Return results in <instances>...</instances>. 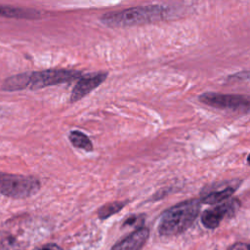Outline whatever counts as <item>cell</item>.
Returning a JSON list of instances; mask_svg holds the SVG:
<instances>
[{
	"instance_id": "cell-1",
	"label": "cell",
	"mask_w": 250,
	"mask_h": 250,
	"mask_svg": "<svg viewBox=\"0 0 250 250\" xmlns=\"http://www.w3.org/2000/svg\"><path fill=\"white\" fill-rule=\"evenodd\" d=\"M168 8L149 5L106 13L101 18V21L109 27H130L162 21L168 18Z\"/></svg>"
},
{
	"instance_id": "cell-2",
	"label": "cell",
	"mask_w": 250,
	"mask_h": 250,
	"mask_svg": "<svg viewBox=\"0 0 250 250\" xmlns=\"http://www.w3.org/2000/svg\"><path fill=\"white\" fill-rule=\"evenodd\" d=\"M200 209L198 199L181 202L166 210L159 221L158 231L161 235H175L188 229L196 219Z\"/></svg>"
},
{
	"instance_id": "cell-3",
	"label": "cell",
	"mask_w": 250,
	"mask_h": 250,
	"mask_svg": "<svg viewBox=\"0 0 250 250\" xmlns=\"http://www.w3.org/2000/svg\"><path fill=\"white\" fill-rule=\"evenodd\" d=\"M40 181L33 176L3 173L0 171V193L14 199L34 195L40 189Z\"/></svg>"
},
{
	"instance_id": "cell-4",
	"label": "cell",
	"mask_w": 250,
	"mask_h": 250,
	"mask_svg": "<svg viewBox=\"0 0 250 250\" xmlns=\"http://www.w3.org/2000/svg\"><path fill=\"white\" fill-rule=\"evenodd\" d=\"M82 76V72L74 69H45L30 72L29 89L39 90L48 86L69 83Z\"/></svg>"
},
{
	"instance_id": "cell-5",
	"label": "cell",
	"mask_w": 250,
	"mask_h": 250,
	"mask_svg": "<svg viewBox=\"0 0 250 250\" xmlns=\"http://www.w3.org/2000/svg\"><path fill=\"white\" fill-rule=\"evenodd\" d=\"M199 101L207 105L217 108L250 111V96L208 92L202 94L199 97Z\"/></svg>"
},
{
	"instance_id": "cell-6",
	"label": "cell",
	"mask_w": 250,
	"mask_h": 250,
	"mask_svg": "<svg viewBox=\"0 0 250 250\" xmlns=\"http://www.w3.org/2000/svg\"><path fill=\"white\" fill-rule=\"evenodd\" d=\"M106 77H107L106 72H95V73L82 75L78 79L76 85L73 87L71 91L69 102L75 103L81 100L90 92H92L94 89L99 87L106 79Z\"/></svg>"
},
{
	"instance_id": "cell-7",
	"label": "cell",
	"mask_w": 250,
	"mask_h": 250,
	"mask_svg": "<svg viewBox=\"0 0 250 250\" xmlns=\"http://www.w3.org/2000/svg\"><path fill=\"white\" fill-rule=\"evenodd\" d=\"M238 206L239 201L236 199L224 202L212 209L204 211L201 215V222L204 227L208 229H215L227 215L233 213Z\"/></svg>"
},
{
	"instance_id": "cell-8",
	"label": "cell",
	"mask_w": 250,
	"mask_h": 250,
	"mask_svg": "<svg viewBox=\"0 0 250 250\" xmlns=\"http://www.w3.org/2000/svg\"><path fill=\"white\" fill-rule=\"evenodd\" d=\"M149 231L141 228L116 243L110 250H141L148 238Z\"/></svg>"
},
{
	"instance_id": "cell-9",
	"label": "cell",
	"mask_w": 250,
	"mask_h": 250,
	"mask_svg": "<svg viewBox=\"0 0 250 250\" xmlns=\"http://www.w3.org/2000/svg\"><path fill=\"white\" fill-rule=\"evenodd\" d=\"M0 17L10 18V19L37 20L42 18V13L35 9L0 5Z\"/></svg>"
},
{
	"instance_id": "cell-10",
	"label": "cell",
	"mask_w": 250,
	"mask_h": 250,
	"mask_svg": "<svg viewBox=\"0 0 250 250\" xmlns=\"http://www.w3.org/2000/svg\"><path fill=\"white\" fill-rule=\"evenodd\" d=\"M29 77H30V72H23V73H19V74L10 76L3 81L1 89L7 92H14V91H20V90L28 88Z\"/></svg>"
},
{
	"instance_id": "cell-11",
	"label": "cell",
	"mask_w": 250,
	"mask_h": 250,
	"mask_svg": "<svg viewBox=\"0 0 250 250\" xmlns=\"http://www.w3.org/2000/svg\"><path fill=\"white\" fill-rule=\"evenodd\" d=\"M235 189H236L235 187L229 186L220 190H213L212 192L204 195L201 201L206 204H217V203L223 202L228 198H229L233 194Z\"/></svg>"
},
{
	"instance_id": "cell-12",
	"label": "cell",
	"mask_w": 250,
	"mask_h": 250,
	"mask_svg": "<svg viewBox=\"0 0 250 250\" xmlns=\"http://www.w3.org/2000/svg\"><path fill=\"white\" fill-rule=\"evenodd\" d=\"M68 139L74 147L84 149L86 151L93 150V144L89 137L80 131H71L68 135Z\"/></svg>"
},
{
	"instance_id": "cell-13",
	"label": "cell",
	"mask_w": 250,
	"mask_h": 250,
	"mask_svg": "<svg viewBox=\"0 0 250 250\" xmlns=\"http://www.w3.org/2000/svg\"><path fill=\"white\" fill-rule=\"evenodd\" d=\"M125 202L122 201H115V202H110L107 203L104 206H102L99 210H98V216L100 219H106L108 217H110L111 215L117 213L119 210H121L124 206H125Z\"/></svg>"
},
{
	"instance_id": "cell-14",
	"label": "cell",
	"mask_w": 250,
	"mask_h": 250,
	"mask_svg": "<svg viewBox=\"0 0 250 250\" xmlns=\"http://www.w3.org/2000/svg\"><path fill=\"white\" fill-rule=\"evenodd\" d=\"M0 250H21L16 237L10 232L0 231Z\"/></svg>"
},
{
	"instance_id": "cell-15",
	"label": "cell",
	"mask_w": 250,
	"mask_h": 250,
	"mask_svg": "<svg viewBox=\"0 0 250 250\" xmlns=\"http://www.w3.org/2000/svg\"><path fill=\"white\" fill-rule=\"evenodd\" d=\"M229 80L233 81H250V71H242V72H238L235 74H232L230 76H229Z\"/></svg>"
},
{
	"instance_id": "cell-16",
	"label": "cell",
	"mask_w": 250,
	"mask_h": 250,
	"mask_svg": "<svg viewBox=\"0 0 250 250\" xmlns=\"http://www.w3.org/2000/svg\"><path fill=\"white\" fill-rule=\"evenodd\" d=\"M34 250H62V249L60 246H58L57 244L48 243V244H44L42 246H39V247L35 248Z\"/></svg>"
},
{
	"instance_id": "cell-17",
	"label": "cell",
	"mask_w": 250,
	"mask_h": 250,
	"mask_svg": "<svg viewBox=\"0 0 250 250\" xmlns=\"http://www.w3.org/2000/svg\"><path fill=\"white\" fill-rule=\"evenodd\" d=\"M229 250H250V245H245V244H238L233 246Z\"/></svg>"
},
{
	"instance_id": "cell-18",
	"label": "cell",
	"mask_w": 250,
	"mask_h": 250,
	"mask_svg": "<svg viewBox=\"0 0 250 250\" xmlns=\"http://www.w3.org/2000/svg\"><path fill=\"white\" fill-rule=\"evenodd\" d=\"M247 162H248V164L250 165V154H249L248 157H247Z\"/></svg>"
}]
</instances>
